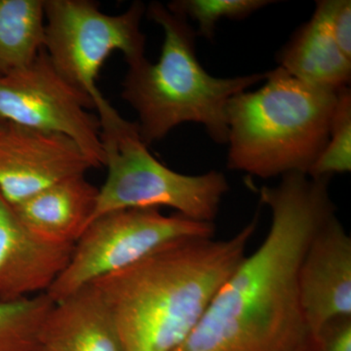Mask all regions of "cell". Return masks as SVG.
I'll return each mask as SVG.
<instances>
[{
	"label": "cell",
	"instance_id": "15",
	"mask_svg": "<svg viewBox=\"0 0 351 351\" xmlns=\"http://www.w3.org/2000/svg\"><path fill=\"white\" fill-rule=\"evenodd\" d=\"M44 0H0V76L31 63L44 47Z\"/></svg>",
	"mask_w": 351,
	"mask_h": 351
},
{
	"label": "cell",
	"instance_id": "21",
	"mask_svg": "<svg viewBox=\"0 0 351 351\" xmlns=\"http://www.w3.org/2000/svg\"><path fill=\"white\" fill-rule=\"evenodd\" d=\"M8 126L7 123H0V141H1V138L5 135Z\"/></svg>",
	"mask_w": 351,
	"mask_h": 351
},
{
	"label": "cell",
	"instance_id": "16",
	"mask_svg": "<svg viewBox=\"0 0 351 351\" xmlns=\"http://www.w3.org/2000/svg\"><path fill=\"white\" fill-rule=\"evenodd\" d=\"M55 302L46 294L0 301V351H32Z\"/></svg>",
	"mask_w": 351,
	"mask_h": 351
},
{
	"label": "cell",
	"instance_id": "12",
	"mask_svg": "<svg viewBox=\"0 0 351 351\" xmlns=\"http://www.w3.org/2000/svg\"><path fill=\"white\" fill-rule=\"evenodd\" d=\"M39 346L48 351H123L110 309L93 284L55 302Z\"/></svg>",
	"mask_w": 351,
	"mask_h": 351
},
{
	"label": "cell",
	"instance_id": "8",
	"mask_svg": "<svg viewBox=\"0 0 351 351\" xmlns=\"http://www.w3.org/2000/svg\"><path fill=\"white\" fill-rule=\"evenodd\" d=\"M93 100L71 84L43 49L23 66L0 76V123L66 136L95 168L105 163Z\"/></svg>",
	"mask_w": 351,
	"mask_h": 351
},
{
	"label": "cell",
	"instance_id": "6",
	"mask_svg": "<svg viewBox=\"0 0 351 351\" xmlns=\"http://www.w3.org/2000/svg\"><path fill=\"white\" fill-rule=\"evenodd\" d=\"M143 2L123 13L108 15L91 0H44V47L57 71L93 100H106L97 85L110 54L119 51L128 66L144 60L145 36L141 23Z\"/></svg>",
	"mask_w": 351,
	"mask_h": 351
},
{
	"label": "cell",
	"instance_id": "3",
	"mask_svg": "<svg viewBox=\"0 0 351 351\" xmlns=\"http://www.w3.org/2000/svg\"><path fill=\"white\" fill-rule=\"evenodd\" d=\"M162 27L160 57L152 64L147 58L128 66L121 97L138 113V133L144 144L165 138L186 122L202 124L219 145L228 144L226 106L235 95L265 82V73L219 78L201 66L196 57V31L186 18L152 2L145 11Z\"/></svg>",
	"mask_w": 351,
	"mask_h": 351
},
{
	"label": "cell",
	"instance_id": "17",
	"mask_svg": "<svg viewBox=\"0 0 351 351\" xmlns=\"http://www.w3.org/2000/svg\"><path fill=\"white\" fill-rule=\"evenodd\" d=\"M271 0H174L167 5L171 12L195 21L197 36L213 40L217 24L226 18L243 20L269 4Z\"/></svg>",
	"mask_w": 351,
	"mask_h": 351
},
{
	"label": "cell",
	"instance_id": "9",
	"mask_svg": "<svg viewBox=\"0 0 351 351\" xmlns=\"http://www.w3.org/2000/svg\"><path fill=\"white\" fill-rule=\"evenodd\" d=\"M91 168L93 164L71 138L9 124L0 141V196L15 206Z\"/></svg>",
	"mask_w": 351,
	"mask_h": 351
},
{
	"label": "cell",
	"instance_id": "4",
	"mask_svg": "<svg viewBox=\"0 0 351 351\" xmlns=\"http://www.w3.org/2000/svg\"><path fill=\"white\" fill-rule=\"evenodd\" d=\"M265 82L228 101V168L265 180L308 175L329 142L341 90L307 84L279 66Z\"/></svg>",
	"mask_w": 351,
	"mask_h": 351
},
{
	"label": "cell",
	"instance_id": "1",
	"mask_svg": "<svg viewBox=\"0 0 351 351\" xmlns=\"http://www.w3.org/2000/svg\"><path fill=\"white\" fill-rule=\"evenodd\" d=\"M330 179L301 173L263 186L269 232L219 288L195 329L173 351H316L300 302L298 270L318 228L336 214Z\"/></svg>",
	"mask_w": 351,
	"mask_h": 351
},
{
	"label": "cell",
	"instance_id": "5",
	"mask_svg": "<svg viewBox=\"0 0 351 351\" xmlns=\"http://www.w3.org/2000/svg\"><path fill=\"white\" fill-rule=\"evenodd\" d=\"M96 110L108 177L99 189L90 223L117 210L161 207L172 208L195 221L214 223L230 191L223 173L176 172L152 156L141 138L137 122L123 119L108 100Z\"/></svg>",
	"mask_w": 351,
	"mask_h": 351
},
{
	"label": "cell",
	"instance_id": "13",
	"mask_svg": "<svg viewBox=\"0 0 351 351\" xmlns=\"http://www.w3.org/2000/svg\"><path fill=\"white\" fill-rule=\"evenodd\" d=\"M98 195L99 189L85 175H75L9 206L36 237L53 243L75 244L91 221Z\"/></svg>",
	"mask_w": 351,
	"mask_h": 351
},
{
	"label": "cell",
	"instance_id": "18",
	"mask_svg": "<svg viewBox=\"0 0 351 351\" xmlns=\"http://www.w3.org/2000/svg\"><path fill=\"white\" fill-rule=\"evenodd\" d=\"M351 170V91L350 87L339 92L332 114L329 142L308 175L311 178H331Z\"/></svg>",
	"mask_w": 351,
	"mask_h": 351
},
{
	"label": "cell",
	"instance_id": "7",
	"mask_svg": "<svg viewBox=\"0 0 351 351\" xmlns=\"http://www.w3.org/2000/svg\"><path fill=\"white\" fill-rule=\"evenodd\" d=\"M214 223L158 208H130L95 219L75 242L66 269L46 295L57 302L113 272L140 262L165 245L184 239H213Z\"/></svg>",
	"mask_w": 351,
	"mask_h": 351
},
{
	"label": "cell",
	"instance_id": "20",
	"mask_svg": "<svg viewBox=\"0 0 351 351\" xmlns=\"http://www.w3.org/2000/svg\"><path fill=\"white\" fill-rule=\"evenodd\" d=\"M316 351H351V316L324 325L316 337Z\"/></svg>",
	"mask_w": 351,
	"mask_h": 351
},
{
	"label": "cell",
	"instance_id": "19",
	"mask_svg": "<svg viewBox=\"0 0 351 351\" xmlns=\"http://www.w3.org/2000/svg\"><path fill=\"white\" fill-rule=\"evenodd\" d=\"M314 13L324 21L341 52L351 60L350 0H318Z\"/></svg>",
	"mask_w": 351,
	"mask_h": 351
},
{
	"label": "cell",
	"instance_id": "22",
	"mask_svg": "<svg viewBox=\"0 0 351 351\" xmlns=\"http://www.w3.org/2000/svg\"><path fill=\"white\" fill-rule=\"evenodd\" d=\"M32 351H48V350H46L45 348H41V346H38V348H36V350H34Z\"/></svg>",
	"mask_w": 351,
	"mask_h": 351
},
{
	"label": "cell",
	"instance_id": "11",
	"mask_svg": "<svg viewBox=\"0 0 351 351\" xmlns=\"http://www.w3.org/2000/svg\"><path fill=\"white\" fill-rule=\"evenodd\" d=\"M73 246L36 237L0 196V301L46 294L68 265Z\"/></svg>",
	"mask_w": 351,
	"mask_h": 351
},
{
	"label": "cell",
	"instance_id": "14",
	"mask_svg": "<svg viewBox=\"0 0 351 351\" xmlns=\"http://www.w3.org/2000/svg\"><path fill=\"white\" fill-rule=\"evenodd\" d=\"M276 61L279 68L313 86L335 92L350 87L351 60L339 49L316 13L277 52Z\"/></svg>",
	"mask_w": 351,
	"mask_h": 351
},
{
	"label": "cell",
	"instance_id": "10",
	"mask_svg": "<svg viewBox=\"0 0 351 351\" xmlns=\"http://www.w3.org/2000/svg\"><path fill=\"white\" fill-rule=\"evenodd\" d=\"M298 290L315 341L328 322L351 316V239L336 214L309 242L298 270Z\"/></svg>",
	"mask_w": 351,
	"mask_h": 351
},
{
	"label": "cell",
	"instance_id": "2",
	"mask_svg": "<svg viewBox=\"0 0 351 351\" xmlns=\"http://www.w3.org/2000/svg\"><path fill=\"white\" fill-rule=\"evenodd\" d=\"M258 215L228 239H184L161 247L93 284L107 304L123 351H173L246 257Z\"/></svg>",
	"mask_w": 351,
	"mask_h": 351
}]
</instances>
